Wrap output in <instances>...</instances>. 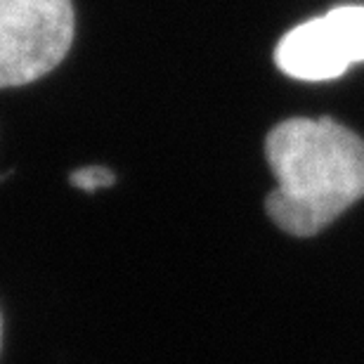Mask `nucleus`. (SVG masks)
<instances>
[{
    "instance_id": "nucleus-1",
    "label": "nucleus",
    "mask_w": 364,
    "mask_h": 364,
    "mask_svg": "<svg viewBox=\"0 0 364 364\" xmlns=\"http://www.w3.org/2000/svg\"><path fill=\"white\" fill-rule=\"evenodd\" d=\"M265 159L277 178L265 210L294 237L319 235L364 196V140L329 116L277 123Z\"/></svg>"
},
{
    "instance_id": "nucleus-2",
    "label": "nucleus",
    "mask_w": 364,
    "mask_h": 364,
    "mask_svg": "<svg viewBox=\"0 0 364 364\" xmlns=\"http://www.w3.org/2000/svg\"><path fill=\"white\" fill-rule=\"evenodd\" d=\"M71 0H0V88L50 74L74 43Z\"/></svg>"
},
{
    "instance_id": "nucleus-3",
    "label": "nucleus",
    "mask_w": 364,
    "mask_h": 364,
    "mask_svg": "<svg viewBox=\"0 0 364 364\" xmlns=\"http://www.w3.org/2000/svg\"><path fill=\"white\" fill-rule=\"evenodd\" d=\"M274 62L298 81H331L364 62V5H341L284 36Z\"/></svg>"
},
{
    "instance_id": "nucleus-4",
    "label": "nucleus",
    "mask_w": 364,
    "mask_h": 364,
    "mask_svg": "<svg viewBox=\"0 0 364 364\" xmlns=\"http://www.w3.org/2000/svg\"><path fill=\"white\" fill-rule=\"evenodd\" d=\"M71 185L83 189V192H95V189L102 187H112L116 182V176L105 166H85V168H78L69 176Z\"/></svg>"
},
{
    "instance_id": "nucleus-5",
    "label": "nucleus",
    "mask_w": 364,
    "mask_h": 364,
    "mask_svg": "<svg viewBox=\"0 0 364 364\" xmlns=\"http://www.w3.org/2000/svg\"><path fill=\"white\" fill-rule=\"evenodd\" d=\"M0 343H3V319H0Z\"/></svg>"
}]
</instances>
